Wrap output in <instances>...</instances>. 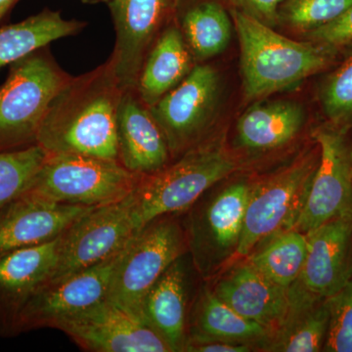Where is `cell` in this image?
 <instances>
[{"label": "cell", "instance_id": "11", "mask_svg": "<svg viewBox=\"0 0 352 352\" xmlns=\"http://www.w3.org/2000/svg\"><path fill=\"white\" fill-rule=\"evenodd\" d=\"M219 97L217 72L208 65H197L177 87L150 107L171 157H180L201 143L214 119Z\"/></svg>", "mask_w": 352, "mask_h": 352}, {"label": "cell", "instance_id": "23", "mask_svg": "<svg viewBox=\"0 0 352 352\" xmlns=\"http://www.w3.org/2000/svg\"><path fill=\"white\" fill-rule=\"evenodd\" d=\"M85 25L45 9L22 22L0 28V69L57 39L78 34Z\"/></svg>", "mask_w": 352, "mask_h": 352}, {"label": "cell", "instance_id": "24", "mask_svg": "<svg viewBox=\"0 0 352 352\" xmlns=\"http://www.w3.org/2000/svg\"><path fill=\"white\" fill-rule=\"evenodd\" d=\"M232 24V18L221 4L208 0L187 9L180 31L194 59L206 61L228 47Z\"/></svg>", "mask_w": 352, "mask_h": 352}, {"label": "cell", "instance_id": "7", "mask_svg": "<svg viewBox=\"0 0 352 352\" xmlns=\"http://www.w3.org/2000/svg\"><path fill=\"white\" fill-rule=\"evenodd\" d=\"M319 161L320 148L315 142L314 149L284 170L254 185L235 256H245L261 242L293 228Z\"/></svg>", "mask_w": 352, "mask_h": 352}, {"label": "cell", "instance_id": "25", "mask_svg": "<svg viewBox=\"0 0 352 352\" xmlns=\"http://www.w3.org/2000/svg\"><path fill=\"white\" fill-rule=\"evenodd\" d=\"M270 335V331L241 316L210 291H206L199 300L189 333V337L198 336L242 344L265 340Z\"/></svg>", "mask_w": 352, "mask_h": 352}, {"label": "cell", "instance_id": "15", "mask_svg": "<svg viewBox=\"0 0 352 352\" xmlns=\"http://www.w3.org/2000/svg\"><path fill=\"white\" fill-rule=\"evenodd\" d=\"M94 208L18 197L0 208V256L56 239Z\"/></svg>", "mask_w": 352, "mask_h": 352}, {"label": "cell", "instance_id": "20", "mask_svg": "<svg viewBox=\"0 0 352 352\" xmlns=\"http://www.w3.org/2000/svg\"><path fill=\"white\" fill-rule=\"evenodd\" d=\"M186 286V271L180 258L164 271L143 300V319L173 352L186 351L188 344Z\"/></svg>", "mask_w": 352, "mask_h": 352}, {"label": "cell", "instance_id": "3", "mask_svg": "<svg viewBox=\"0 0 352 352\" xmlns=\"http://www.w3.org/2000/svg\"><path fill=\"white\" fill-rule=\"evenodd\" d=\"M237 168L235 159L219 143H199L173 164L140 176L134 190L139 228L157 217L188 210Z\"/></svg>", "mask_w": 352, "mask_h": 352}, {"label": "cell", "instance_id": "9", "mask_svg": "<svg viewBox=\"0 0 352 352\" xmlns=\"http://www.w3.org/2000/svg\"><path fill=\"white\" fill-rule=\"evenodd\" d=\"M349 132L329 124L315 129L320 161L292 229L307 234L352 212V141Z\"/></svg>", "mask_w": 352, "mask_h": 352}, {"label": "cell", "instance_id": "6", "mask_svg": "<svg viewBox=\"0 0 352 352\" xmlns=\"http://www.w3.org/2000/svg\"><path fill=\"white\" fill-rule=\"evenodd\" d=\"M171 215L152 220L134 236L111 282L109 302L142 320L143 300L148 292L188 249L186 232Z\"/></svg>", "mask_w": 352, "mask_h": 352}, {"label": "cell", "instance_id": "31", "mask_svg": "<svg viewBox=\"0 0 352 352\" xmlns=\"http://www.w3.org/2000/svg\"><path fill=\"white\" fill-rule=\"evenodd\" d=\"M308 41L344 48L352 43V6L340 17L305 34Z\"/></svg>", "mask_w": 352, "mask_h": 352}, {"label": "cell", "instance_id": "33", "mask_svg": "<svg viewBox=\"0 0 352 352\" xmlns=\"http://www.w3.org/2000/svg\"><path fill=\"white\" fill-rule=\"evenodd\" d=\"M251 351L248 344L214 339V338L189 337L186 351L190 352H247Z\"/></svg>", "mask_w": 352, "mask_h": 352}, {"label": "cell", "instance_id": "28", "mask_svg": "<svg viewBox=\"0 0 352 352\" xmlns=\"http://www.w3.org/2000/svg\"><path fill=\"white\" fill-rule=\"evenodd\" d=\"M337 68L321 83L319 100L331 126L352 129V43Z\"/></svg>", "mask_w": 352, "mask_h": 352}, {"label": "cell", "instance_id": "16", "mask_svg": "<svg viewBox=\"0 0 352 352\" xmlns=\"http://www.w3.org/2000/svg\"><path fill=\"white\" fill-rule=\"evenodd\" d=\"M214 293L241 316L278 333L293 309L291 288L271 281L248 261L220 280Z\"/></svg>", "mask_w": 352, "mask_h": 352}, {"label": "cell", "instance_id": "34", "mask_svg": "<svg viewBox=\"0 0 352 352\" xmlns=\"http://www.w3.org/2000/svg\"><path fill=\"white\" fill-rule=\"evenodd\" d=\"M15 2L16 0H0V20L6 16Z\"/></svg>", "mask_w": 352, "mask_h": 352}, {"label": "cell", "instance_id": "18", "mask_svg": "<svg viewBox=\"0 0 352 352\" xmlns=\"http://www.w3.org/2000/svg\"><path fill=\"white\" fill-rule=\"evenodd\" d=\"M252 188L254 185L244 180L233 183L217 194L200 214L193 212L189 231L185 232L197 264L208 250L235 254Z\"/></svg>", "mask_w": 352, "mask_h": 352}, {"label": "cell", "instance_id": "5", "mask_svg": "<svg viewBox=\"0 0 352 352\" xmlns=\"http://www.w3.org/2000/svg\"><path fill=\"white\" fill-rule=\"evenodd\" d=\"M139 178L117 160L48 154L24 194L58 204L100 207L131 195Z\"/></svg>", "mask_w": 352, "mask_h": 352}, {"label": "cell", "instance_id": "19", "mask_svg": "<svg viewBox=\"0 0 352 352\" xmlns=\"http://www.w3.org/2000/svg\"><path fill=\"white\" fill-rule=\"evenodd\" d=\"M63 235L0 256V329L8 333L20 308L56 270Z\"/></svg>", "mask_w": 352, "mask_h": 352}, {"label": "cell", "instance_id": "30", "mask_svg": "<svg viewBox=\"0 0 352 352\" xmlns=\"http://www.w3.org/2000/svg\"><path fill=\"white\" fill-rule=\"evenodd\" d=\"M326 302L330 320L323 351L352 352V279Z\"/></svg>", "mask_w": 352, "mask_h": 352}, {"label": "cell", "instance_id": "14", "mask_svg": "<svg viewBox=\"0 0 352 352\" xmlns=\"http://www.w3.org/2000/svg\"><path fill=\"white\" fill-rule=\"evenodd\" d=\"M307 238V258L298 286L308 295L324 300L352 279V212L309 231Z\"/></svg>", "mask_w": 352, "mask_h": 352}, {"label": "cell", "instance_id": "29", "mask_svg": "<svg viewBox=\"0 0 352 352\" xmlns=\"http://www.w3.org/2000/svg\"><path fill=\"white\" fill-rule=\"evenodd\" d=\"M352 0H284L279 9V24L307 34L340 17Z\"/></svg>", "mask_w": 352, "mask_h": 352}, {"label": "cell", "instance_id": "21", "mask_svg": "<svg viewBox=\"0 0 352 352\" xmlns=\"http://www.w3.org/2000/svg\"><path fill=\"white\" fill-rule=\"evenodd\" d=\"M193 60L179 28L164 30L146 57L136 92L146 106L152 107L177 87L193 69Z\"/></svg>", "mask_w": 352, "mask_h": 352}, {"label": "cell", "instance_id": "12", "mask_svg": "<svg viewBox=\"0 0 352 352\" xmlns=\"http://www.w3.org/2000/svg\"><path fill=\"white\" fill-rule=\"evenodd\" d=\"M55 329L94 352H173L149 324L108 300L58 322Z\"/></svg>", "mask_w": 352, "mask_h": 352}, {"label": "cell", "instance_id": "4", "mask_svg": "<svg viewBox=\"0 0 352 352\" xmlns=\"http://www.w3.org/2000/svg\"><path fill=\"white\" fill-rule=\"evenodd\" d=\"M46 47L11 64L6 82L0 85V151L36 144L51 102L73 78Z\"/></svg>", "mask_w": 352, "mask_h": 352}, {"label": "cell", "instance_id": "8", "mask_svg": "<svg viewBox=\"0 0 352 352\" xmlns=\"http://www.w3.org/2000/svg\"><path fill=\"white\" fill-rule=\"evenodd\" d=\"M139 231L134 191L122 200L94 208L63 234L57 267L47 283L112 258Z\"/></svg>", "mask_w": 352, "mask_h": 352}, {"label": "cell", "instance_id": "32", "mask_svg": "<svg viewBox=\"0 0 352 352\" xmlns=\"http://www.w3.org/2000/svg\"><path fill=\"white\" fill-rule=\"evenodd\" d=\"M233 9L268 27L279 25V9L284 0H228Z\"/></svg>", "mask_w": 352, "mask_h": 352}, {"label": "cell", "instance_id": "27", "mask_svg": "<svg viewBox=\"0 0 352 352\" xmlns=\"http://www.w3.org/2000/svg\"><path fill=\"white\" fill-rule=\"evenodd\" d=\"M47 155L38 144L0 151V208L27 191Z\"/></svg>", "mask_w": 352, "mask_h": 352}, {"label": "cell", "instance_id": "10", "mask_svg": "<svg viewBox=\"0 0 352 352\" xmlns=\"http://www.w3.org/2000/svg\"><path fill=\"white\" fill-rule=\"evenodd\" d=\"M126 248L102 263L43 285L20 308L8 333L54 328L58 322L107 300L113 273Z\"/></svg>", "mask_w": 352, "mask_h": 352}, {"label": "cell", "instance_id": "17", "mask_svg": "<svg viewBox=\"0 0 352 352\" xmlns=\"http://www.w3.org/2000/svg\"><path fill=\"white\" fill-rule=\"evenodd\" d=\"M119 161L138 175H147L170 164L171 154L161 127L136 89L120 97L117 116Z\"/></svg>", "mask_w": 352, "mask_h": 352}, {"label": "cell", "instance_id": "22", "mask_svg": "<svg viewBox=\"0 0 352 352\" xmlns=\"http://www.w3.org/2000/svg\"><path fill=\"white\" fill-rule=\"evenodd\" d=\"M305 122V110L296 102H261L241 116L237 124L238 141L250 150L275 149L293 140Z\"/></svg>", "mask_w": 352, "mask_h": 352}, {"label": "cell", "instance_id": "13", "mask_svg": "<svg viewBox=\"0 0 352 352\" xmlns=\"http://www.w3.org/2000/svg\"><path fill=\"white\" fill-rule=\"evenodd\" d=\"M173 0H112L116 44L109 61L122 90L136 89L148 53Z\"/></svg>", "mask_w": 352, "mask_h": 352}, {"label": "cell", "instance_id": "26", "mask_svg": "<svg viewBox=\"0 0 352 352\" xmlns=\"http://www.w3.org/2000/svg\"><path fill=\"white\" fill-rule=\"evenodd\" d=\"M271 238L249 263L271 281L289 289L302 274L307 258V234L289 229Z\"/></svg>", "mask_w": 352, "mask_h": 352}, {"label": "cell", "instance_id": "2", "mask_svg": "<svg viewBox=\"0 0 352 352\" xmlns=\"http://www.w3.org/2000/svg\"><path fill=\"white\" fill-rule=\"evenodd\" d=\"M241 52L243 89L249 100L296 87L330 68L342 48L316 41H296L232 9Z\"/></svg>", "mask_w": 352, "mask_h": 352}, {"label": "cell", "instance_id": "1", "mask_svg": "<svg viewBox=\"0 0 352 352\" xmlns=\"http://www.w3.org/2000/svg\"><path fill=\"white\" fill-rule=\"evenodd\" d=\"M122 92L109 60L73 76L51 102L36 144L48 154L119 161L117 116Z\"/></svg>", "mask_w": 352, "mask_h": 352}]
</instances>
